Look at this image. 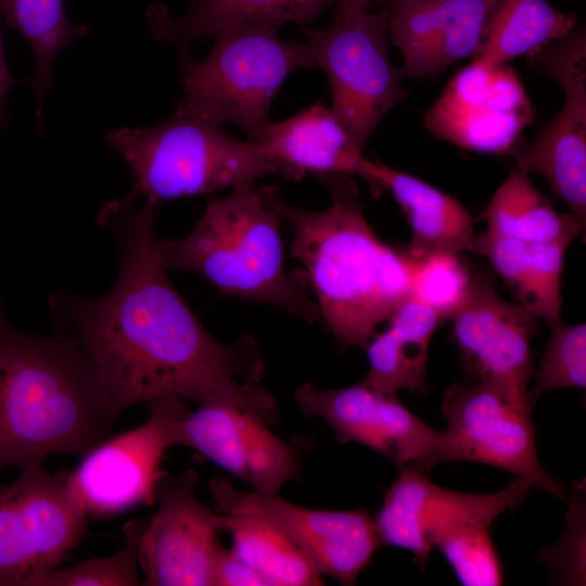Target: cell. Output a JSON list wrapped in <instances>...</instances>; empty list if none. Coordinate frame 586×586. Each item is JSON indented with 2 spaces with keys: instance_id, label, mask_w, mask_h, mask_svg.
Returning a JSON list of instances; mask_svg holds the SVG:
<instances>
[{
  "instance_id": "cell-1",
  "label": "cell",
  "mask_w": 586,
  "mask_h": 586,
  "mask_svg": "<svg viewBox=\"0 0 586 586\" xmlns=\"http://www.w3.org/2000/svg\"><path fill=\"white\" fill-rule=\"evenodd\" d=\"M155 207L127 195L102 207L98 224L114 237L119 269L113 288L88 298L55 293L49 307L60 332L74 337L91 362L115 423L128 408L164 397L190 399L277 420L272 395L250 335L217 341L167 276L155 231Z\"/></svg>"
},
{
  "instance_id": "cell-2",
  "label": "cell",
  "mask_w": 586,
  "mask_h": 586,
  "mask_svg": "<svg viewBox=\"0 0 586 586\" xmlns=\"http://www.w3.org/2000/svg\"><path fill=\"white\" fill-rule=\"evenodd\" d=\"M322 183L332 203L321 211L286 203L273 186H268L269 196L291 228V254L304 267L319 317L340 348L365 347L410 296L416 258L377 238L352 177Z\"/></svg>"
},
{
  "instance_id": "cell-3",
  "label": "cell",
  "mask_w": 586,
  "mask_h": 586,
  "mask_svg": "<svg viewBox=\"0 0 586 586\" xmlns=\"http://www.w3.org/2000/svg\"><path fill=\"white\" fill-rule=\"evenodd\" d=\"M113 425L77 341L17 330L0 302V472L52 455L82 457Z\"/></svg>"
},
{
  "instance_id": "cell-4",
  "label": "cell",
  "mask_w": 586,
  "mask_h": 586,
  "mask_svg": "<svg viewBox=\"0 0 586 586\" xmlns=\"http://www.w3.org/2000/svg\"><path fill=\"white\" fill-rule=\"evenodd\" d=\"M281 221L268 187L242 184L209 200L184 239L160 240L161 256L167 269L198 272L225 294L313 322L319 311L303 270H285Z\"/></svg>"
},
{
  "instance_id": "cell-5",
  "label": "cell",
  "mask_w": 586,
  "mask_h": 586,
  "mask_svg": "<svg viewBox=\"0 0 586 586\" xmlns=\"http://www.w3.org/2000/svg\"><path fill=\"white\" fill-rule=\"evenodd\" d=\"M104 139L131 169L133 184L128 195L144 196V203L155 208L164 202L281 176L257 143L237 140L222 126L177 111L153 126L115 128Z\"/></svg>"
},
{
  "instance_id": "cell-6",
  "label": "cell",
  "mask_w": 586,
  "mask_h": 586,
  "mask_svg": "<svg viewBox=\"0 0 586 586\" xmlns=\"http://www.w3.org/2000/svg\"><path fill=\"white\" fill-rule=\"evenodd\" d=\"M277 31L263 26L237 29L215 38L203 61L179 64L183 93L175 111L218 126L233 124L257 142L286 77L315 66L306 42L282 39Z\"/></svg>"
},
{
  "instance_id": "cell-7",
  "label": "cell",
  "mask_w": 586,
  "mask_h": 586,
  "mask_svg": "<svg viewBox=\"0 0 586 586\" xmlns=\"http://www.w3.org/2000/svg\"><path fill=\"white\" fill-rule=\"evenodd\" d=\"M388 14L336 12L323 29H305L314 64L327 75L339 122L364 150L382 117L408 97L388 58Z\"/></svg>"
},
{
  "instance_id": "cell-8",
  "label": "cell",
  "mask_w": 586,
  "mask_h": 586,
  "mask_svg": "<svg viewBox=\"0 0 586 586\" xmlns=\"http://www.w3.org/2000/svg\"><path fill=\"white\" fill-rule=\"evenodd\" d=\"M0 485V586H37L84 538L88 515L68 486V470L18 469Z\"/></svg>"
},
{
  "instance_id": "cell-9",
  "label": "cell",
  "mask_w": 586,
  "mask_h": 586,
  "mask_svg": "<svg viewBox=\"0 0 586 586\" xmlns=\"http://www.w3.org/2000/svg\"><path fill=\"white\" fill-rule=\"evenodd\" d=\"M442 412L447 428L441 462L487 464L564 499L563 484L539 461L531 409L487 384L467 380L445 390Z\"/></svg>"
},
{
  "instance_id": "cell-10",
  "label": "cell",
  "mask_w": 586,
  "mask_h": 586,
  "mask_svg": "<svg viewBox=\"0 0 586 586\" xmlns=\"http://www.w3.org/2000/svg\"><path fill=\"white\" fill-rule=\"evenodd\" d=\"M149 419L106 437L88 450L75 470H68L72 495L88 517L104 518L138 506L156 504V488L166 473V450L174 446V424L187 416L179 397L146 403Z\"/></svg>"
},
{
  "instance_id": "cell-11",
  "label": "cell",
  "mask_w": 586,
  "mask_h": 586,
  "mask_svg": "<svg viewBox=\"0 0 586 586\" xmlns=\"http://www.w3.org/2000/svg\"><path fill=\"white\" fill-rule=\"evenodd\" d=\"M532 67L561 87L563 107L528 145L510 152L517 168L540 173L579 220L586 219L585 25L528 53Z\"/></svg>"
},
{
  "instance_id": "cell-12",
  "label": "cell",
  "mask_w": 586,
  "mask_h": 586,
  "mask_svg": "<svg viewBox=\"0 0 586 586\" xmlns=\"http://www.w3.org/2000/svg\"><path fill=\"white\" fill-rule=\"evenodd\" d=\"M537 319L522 305L501 298L489 272L474 271L467 300L450 318V336L469 380L487 384L533 410L527 395Z\"/></svg>"
},
{
  "instance_id": "cell-13",
  "label": "cell",
  "mask_w": 586,
  "mask_h": 586,
  "mask_svg": "<svg viewBox=\"0 0 586 586\" xmlns=\"http://www.w3.org/2000/svg\"><path fill=\"white\" fill-rule=\"evenodd\" d=\"M294 398L304 413L323 419L340 443L362 444L399 470L428 473L441 463L444 433L411 412L397 394L381 393L362 380L335 390L307 382Z\"/></svg>"
},
{
  "instance_id": "cell-14",
  "label": "cell",
  "mask_w": 586,
  "mask_h": 586,
  "mask_svg": "<svg viewBox=\"0 0 586 586\" xmlns=\"http://www.w3.org/2000/svg\"><path fill=\"white\" fill-rule=\"evenodd\" d=\"M215 510L263 518L284 532L317 565L342 585H352L382 546L375 523L364 509L317 510L296 506L277 493L235 489L212 479Z\"/></svg>"
},
{
  "instance_id": "cell-15",
  "label": "cell",
  "mask_w": 586,
  "mask_h": 586,
  "mask_svg": "<svg viewBox=\"0 0 586 586\" xmlns=\"http://www.w3.org/2000/svg\"><path fill=\"white\" fill-rule=\"evenodd\" d=\"M196 471L167 472L156 488V513L145 519L138 562L149 586H214L218 535L227 515L213 512L195 495Z\"/></svg>"
},
{
  "instance_id": "cell-16",
  "label": "cell",
  "mask_w": 586,
  "mask_h": 586,
  "mask_svg": "<svg viewBox=\"0 0 586 586\" xmlns=\"http://www.w3.org/2000/svg\"><path fill=\"white\" fill-rule=\"evenodd\" d=\"M533 119V105L511 67L472 61L449 80L425 113L424 126L460 148L505 154Z\"/></svg>"
},
{
  "instance_id": "cell-17",
  "label": "cell",
  "mask_w": 586,
  "mask_h": 586,
  "mask_svg": "<svg viewBox=\"0 0 586 586\" xmlns=\"http://www.w3.org/2000/svg\"><path fill=\"white\" fill-rule=\"evenodd\" d=\"M532 487L528 480L513 476L496 493H461L438 486L426 473L403 469L373 520L382 545L411 551L413 563L423 570L433 535L470 517H498L520 506Z\"/></svg>"
},
{
  "instance_id": "cell-18",
  "label": "cell",
  "mask_w": 586,
  "mask_h": 586,
  "mask_svg": "<svg viewBox=\"0 0 586 586\" xmlns=\"http://www.w3.org/2000/svg\"><path fill=\"white\" fill-rule=\"evenodd\" d=\"M173 445L188 446L254 491L278 493L298 476L300 449L276 436L259 418L230 407L200 405L177 421Z\"/></svg>"
},
{
  "instance_id": "cell-19",
  "label": "cell",
  "mask_w": 586,
  "mask_h": 586,
  "mask_svg": "<svg viewBox=\"0 0 586 586\" xmlns=\"http://www.w3.org/2000/svg\"><path fill=\"white\" fill-rule=\"evenodd\" d=\"M384 1L391 40L404 58L402 75L428 79L480 53L496 4V0Z\"/></svg>"
},
{
  "instance_id": "cell-20",
  "label": "cell",
  "mask_w": 586,
  "mask_h": 586,
  "mask_svg": "<svg viewBox=\"0 0 586 586\" xmlns=\"http://www.w3.org/2000/svg\"><path fill=\"white\" fill-rule=\"evenodd\" d=\"M255 143L288 180L298 181L311 174L321 182L353 176L368 184L371 181L374 162L364 156L331 107L321 102L282 122L269 123Z\"/></svg>"
},
{
  "instance_id": "cell-21",
  "label": "cell",
  "mask_w": 586,
  "mask_h": 586,
  "mask_svg": "<svg viewBox=\"0 0 586 586\" xmlns=\"http://www.w3.org/2000/svg\"><path fill=\"white\" fill-rule=\"evenodd\" d=\"M337 0H193L180 20L169 17L164 5L150 8L149 29L154 39L173 43L179 64L188 61V46L207 37L246 27H272L292 22L305 24Z\"/></svg>"
},
{
  "instance_id": "cell-22",
  "label": "cell",
  "mask_w": 586,
  "mask_h": 586,
  "mask_svg": "<svg viewBox=\"0 0 586 586\" xmlns=\"http://www.w3.org/2000/svg\"><path fill=\"white\" fill-rule=\"evenodd\" d=\"M369 187L374 195L390 191L405 214L412 231L407 251L411 256L473 251L472 217L453 196L415 176L377 162Z\"/></svg>"
},
{
  "instance_id": "cell-23",
  "label": "cell",
  "mask_w": 586,
  "mask_h": 586,
  "mask_svg": "<svg viewBox=\"0 0 586 586\" xmlns=\"http://www.w3.org/2000/svg\"><path fill=\"white\" fill-rule=\"evenodd\" d=\"M442 321L429 306L406 298L390 316L388 328L365 345L369 370L362 381L384 394L426 393L430 341Z\"/></svg>"
},
{
  "instance_id": "cell-24",
  "label": "cell",
  "mask_w": 586,
  "mask_h": 586,
  "mask_svg": "<svg viewBox=\"0 0 586 586\" xmlns=\"http://www.w3.org/2000/svg\"><path fill=\"white\" fill-rule=\"evenodd\" d=\"M566 249L563 244L527 243L486 231L475 237L473 252L488 257L521 305L551 331L563 323L560 286Z\"/></svg>"
},
{
  "instance_id": "cell-25",
  "label": "cell",
  "mask_w": 586,
  "mask_h": 586,
  "mask_svg": "<svg viewBox=\"0 0 586 586\" xmlns=\"http://www.w3.org/2000/svg\"><path fill=\"white\" fill-rule=\"evenodd\" d=\"M487 232L527 243L569 246L585 226L572 213H558L527 173L512 170L485 207Z\"/></svg>"
},
{
  "instance_id": "cell-26",
  "label": "cell",
  "mask_w": 586,
  "mask_h": 586,
  "mask_svg": "<svg viewBox=\"0 0 586 586\" xmlns=\"http://www.w3.org/2000/svg\"><path fill=\"white\" fill-rule=\"evenodd\" d=\"M577 17L547 0H496L484 43L474 62L496 66L549 44L576 26Z\"/></svg>"
},
{
  "instance_id": "cell-27",
  "label": "cell",
  "mask_w": 586,
  "mask_h": 586,
  "mask_svg": "<svg viewBox=\"0 0 586 586\" xmlns=\"http://www.w3.org/2000/svg\"><path fill=\"white\" fill-rule=\"evenodd\" d=\"M231 550L270 585H322L314 561L277 525L255 515L226 514Z\"/></svg>"
},
{
  "instance_id": "cell-28",
  "label": "cell",
  "mask_w": 586,
  "mask_h": 586,
  "mask_svg": "<svg viewBox=\"0 0 586 586\" xmlns=\"http://www.w3.org/2000/svg\"><path fill=\"white\" fill-rule=\"evenodd\" d=\"M7 24L31 47L35 72L31 86L36 97L37 126L42 127L41 104L53 84L54 61L63 49L89 31L87 26L69 23L64 0H0Z\"/></svg>"
},
{
  "instance_id": "cell-29",
  "label": "cell",
  "mask_w": 586,
  "mask_h": 586,
  "mask_svg": "<svg viewBox=\"0 0 586 586\" xmlns=\"http://www.w3.org/2000/svg\"><path fill=\"white\" fill-rule=\"evenodd\" d=\"M495 519L479 517L458 522L435 535L438 548L457 578L467 586H498L505 583L502 562L491 536Z\"/></svg>"
},
{
  "instance_id": "cell-30",
  "label": "cell",
  "mask_w": 586,
  "mask_h": 586,
  "mask_svg": "<svg viewBox=\"0 0 586 586\" xmlns=\"http://www.w3.org/2000/svg\"><path fill=\"white\" fill-rule=\"evenodd\" d=\"M473 279L474 270L459 254H430L416 258L410 296L432 308L442 320L450 319L467 300Z\"/></svg>"
},
{
  "instance_id": "cell-31",
  "label": "cell",
  "mask_w": 586,
  "mask_h": 586,
  "mask_svg": "<svg viewBox=\"0 0 586 586\" xmlns=\"http://www.w3.org/2000/svg\"><path fill=\"white\" fill-rule=\"evenodd\" d=\"M528 390V403L534 408L537 399L546 392L559 388L586 386V326L561 324L551 330Z\"/></svg>"
},
{
  "instance_id": "cell-32",
  "label": "cell",
  "mask_w": 586,
  "mask_h": 586,
  "mask_svg": "<svg viewBox=\"0 0 586 586\" xmlns=\"http://www.w3.org/2000/svg\"><path fill=\"white\" fill-rule=\"evenodd\" d=\"M145 519L131 520L124 524L125 543L113 556L90 558L74 566L54 570L43 576L37 586H136L139 540Z\"/></svg>"
},
{
  "instance_id": "cell-33",
  "label": "cell",
  "mask_w": 586,
  "mask_h": 586,
  "mask_svg": "<svg viewBox=\"0 0 586 586\" xmlns=\"http://www.w3.org/2000/svg\"><path fill=\"white\" fill-rule=\"evenodd\" d=\"M269 586L254 569L244 563L231 548L218 549L214 568V586Z\"/></svg>"
},
{
  "instance_id": "cell-34",
  "label": "cell",
  "mask_w": 586,
  "mask_h": 586,
  "mask_svg": "<svg viewBox=\"0 0 586 586\" xmlns=\"http://www.w3.org/2000/svg\"><path fill=\"white\" fill-rule=\"evenodd\" d=\"M16 80L12 76L8 63L5 60L2 37L0 33V124L3 125L5 122L4 113V103L7 100L8 93L12 90Z\"/></svg>"
},
{
  "instance_id": "cell-35",
  "label": "cell",
  "mask_w": 586,
  "mask_h": 586,
  "mask_svg": "<svg viewBox=\"0 0 586 586\" xmlns=\"http://www.w3.org/2000/svg\"><path fill=\"white\" fill-rule=\"evenodd\" d=\"M370 1L371 0H337L335 3L337 5L336 12L354 13L367 11Z\"/></svg>"
},
{
  "instance_id": "cell-36",
  "label": "cell",
  "mask_w": 586,
  "mask_h": 586,
  "mask_svg": "<svg viewBox=\"0 0 586 586\" xmlns=\"http://www.w3.org/2000/svg\"><path fill=\"white\" fill-rule=\"evenodd\" d=\"M0 126H2V125L0 124Z\"/></svg>"
}]
</instances>
